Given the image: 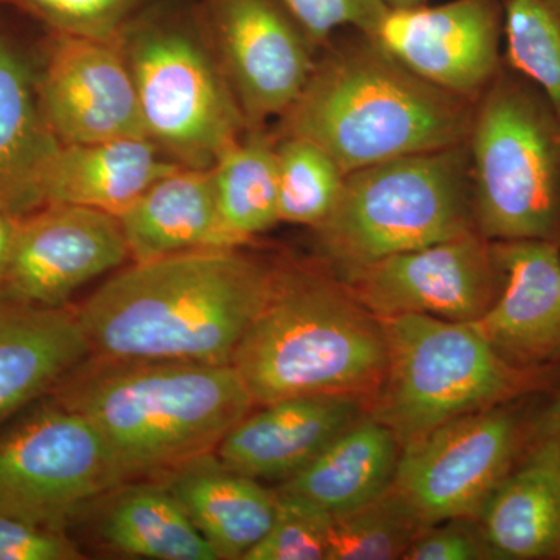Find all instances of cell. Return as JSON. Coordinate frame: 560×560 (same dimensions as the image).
Returning a JSON list of instances; mask_svg holds the SVG:
<instances>
[{
    "label": "cell",
    "mask_w": 560,
    "mask_h": 560,
    "mask_svg": "<svg viewBox=\"0 0 560 560\" xmlns=\"http://www.w3.org/2000/svg\"><path fill=\"white\" fill-rule=\"evenodd\" d=\"M275 272L243 248L132 261L77 307L91 355L231 364Z\"/></svg>",
    "instance_id": "6da1fadb"
},
{
    "label": "cell",
    "mask_w": 560,
    "mask_h": 560,
    "mask_svg": "<svg viewBox=\"0 0 560 560\" xmlns=\"http://www.w3.org/2000/svg\"><path fill=\"white\" fill-rule=\"evenodd\" d=\"M91 420L125 482L215 452L256 405L232 364L91 355L50 393Z\"/></svg>",
    "instance_id": "7a4b0ae2"
},
{
    "label": "cell",
    "mask_w": 560,
    "mask_h": 560,
    "mask_svg": "<svg viewBox=\"0 0 560 560\" xmlns=\"http://www.w3.org/2000/svg\"><path fill=\"white\" fill-rule=\"evenodd\" d=\"M474 109L475 102L419 79L359 33L316 58L278 135L312 140L349 175L466 142Z\"/></svg>",
    "instance_id": "3957f363"
},
{
    "label": "cell",
    "mask_w": 560,
    "mask_h": 560,
    "mask_svg": "<svg viewBox=\"0 0 560 560\" xmlns=\"http://www.w3.org/2000/svg\"><path fill=\"white\" fill-rule=\"evenodd\" d=\"M231 364L256 407L318 394L370 401L385 374V335L330 272L276 264L267 301Z\"/></svg>",
    "instance_id": "277c9868"
},
{
    "label": "cell",
    "mask_w": 560,
    "mask_h": 560,
    "mask_svg": "<svg viewBox=\"0 0 560 560\" xmlns=\"http://www.w3.org/2000/svg\"><path fill=\"white\" fill-rule=\"evenodd\" d=\"M147 138L183 167L210 168L248 130L197 0H156L117 38Z\"/></svg>",
    "instance_id": "5b68a950"
},
{
    "label": "cell",
    "mask_w": 560,
    "mask_h": 560,
    "mask_svg": "<svg viewBox=\"0 0 560 560\" xmlns=\"http://www.w3.org/2000/svg\"><path fill=\"white\" fill-rule=\"evenodd\" d=\"M381 319L386 368L368 415L393 431L400 447L469 415L512 404L539 389L540 368L512 364L471 323L430 315Z\"/></svg>",
    "instance_id": "8992f818"
},
{
    "label": "cell",
    "mask_w": 560,
    "mask_h": 560,
    "mask_svg": "<svg viewBox=\"0 0 560 560\" xmlns=\"http://www.w3.org/2000/svg\"><path fill=\"white\" fill-rule=\"evenodd\" d=\"M475 230L489 242L560 243V116L503 65L466 139Z\"/></svg>",
    "instance_id": "52a82bcc"
},
{
    "label": "cell",
    "mask_w": 560,
    "mask_h": 560,
    "mask_svg": "<svg viewBox=\"0 0 560 560\" xmlns=\"http://www.w3.org/2000/svg\"><path fill=\"white\" fill-rule=\"evenodd\" d=\"M470 231L466 142L349 173L330 215L313 230L334 276Z\"/></svg>",
    "instance_id": "ba28073f"
},
{
    "label": "cell",
    "mask_w": 560,
    "mask_h": 560,
    "mask_svg": "<svg viewBox=\"0 0 560 560\" xmlns=\"http://www.w3.org/2000/svg\"><path fill=\"white\" fill-rule=\"evenodd\" d=\"M124 482L91 420L50 394L0 430V512L68 530L86 506Z\"/></svg>",
    "instance_id": "9c48e42d"
},
{
    "label": "cell",
    "mask_w": 560,
    "mask_h": 560,
    "mask_svg": "<svg viewBox=\"0 0 560 560\" xmlns=\"http://www.w3.org/2000/svg\"><path fill=\"white\" fill-rule=\"evenodd\" d=\"M511 404L469 412L405 445L394 486L429 525L477 518L525 444Z\"/></svg>",
    "instance_id": "30bf717a"
},
{
    "label": "cell",
    "mask_w": 560,
    "mask_h": 560,
    "mask_svg": "<svg viewBox=\"0 0 560 560\" xmlns=\"http://www.w3.org/2000/svg\"><path fill=\"white\" fill-rule=\"evenodd\" d=\"M202 28L248 128L283 116L304 91L318 47L282 0H197Z\"/></svg>",
    "instance_id": "8fae6325"
},
{
    "label": "cell",
    "mask_w": 560,
    "mask_h": 560,
    "mask_svg": "<svg viewBox=\"0 0 560 560\" xmlns=\"http://www.w3.org/2000/svg\"><path fill=\"white\" fill-rule=\"evenodd\" d=\"M335 278L377 318L412 313L474 323L500 289L492 242L478 231L393 254Z\"/></svg>",
    "instance_id": "7c38bea8"
},
{
    "label": "cell",
    "mask_w": 560,
    "mask_h": 560,
    "mask_svg": "<svg viewBox=\"0 0 560 560\" xmlns=\"http://www.w3.org/2000/svg\"><path fill=\"white\" fill-rule=\"evenodd\" d=\"M36 91L61 145L147 138L138 92L117 40L39 31Z\"/></svg>",
    "instance_id": "4fadbf2b"
},
{
    "label": "cell",
    "mask_w": 560,
    "mask_h": 560,
    "mask_svg": "<svg viewBox=\"0 0 560 560\" xmlns=\"http://www.w3.org/2000/svg\"><path fill=\"white\" fill-rule=\"evenodd\" d=\"M131 260L119 217L47 202L18 221L0 296L40 307L69 305L92 280Z\"/></svg>",
    "instance_id": "5bb4252c"
},
{
    "label": "cell",
    "mask_w": 560,
    "mask_h": 560,
    "mask_svg": "<svg viewBox=\"0 0 560 560\" xmlns=\"http://www.w3.org/2000/svg\"><path fill=\"white\" fill-rule=\"evenodd\" d=\"M503 0L388 9L375 46L416 77L477 102L503 68Z\"/></svg>",
    "instance_id": "9a60e30c"
},
{
    "label": "cell",
    "mask_w": 560,
    "mask_h": 560,
    "mask_svg": "<svg viewBox=\"0 0 560 560\" xmlns=\"http://www.w3.org/2000/svg\"><path fill=\"white\" fill-rule=\"evenodd\" d=\"M370 410L348 394L289 397L254 407L221 440L215 455L257 481L290 480Z\"/></svg>",
    "instance_id": "2e32d148"
},
{
    "label": "cell",
    "mask_w": 560,
    "mask_h": 560,
    "mask_svg": "<svg viewBox=\"0 0 560 560\" xmlns=\"http://www.w3.org/2000/svg\"><path fill=\"white\" fill-rule=\"evenodd\" d=\"M500 276L478 331L512 364L544 368L560 359V243L492 242Z\"/></svg>",
    "instance_id": "e0dca14e"
},
{
    "label": "cell",
    "mask_w": 560,
    "mask_h": 560,
    "mask_svg": "<svg viewBox=\"0 0 560 560\" xmlns=\"http://www.w3.org/2000/svg\"><path fill=\"white\" fill-rule=\"evenodd\" d=\"M60 147L39 106L36 39L0 10V210L22 219L46 205L44 176Z\"/></svg>",
    "instance_id": "ac0fdd59"
},
{
    "label": "cell",
    "mask_w": 560,
    "mask_h": 560,
    "mask_svg": "<svg viewBox=\"0 0 560 560\" xmlns=\"http://www.w3.org/2000/svg\"><path fill=\"white\" fill-rule=\"evenodd\" d=\"M90 357L79 308L0 296V430Z\"/></svg>",
    "instance_id": "d6986e66"
},
{
    "label": "cell",
    "mask_w": 560,
    "mask_h": 560,
    "mask_svg": "<svg viewBox=\"0 0 560 560\" xmlns=\"http://www.w3.org/2000/svg\"><path fill=\"white\" fill-rule=\"evenodd\" d=\"M493 560L560 559V438L541 440L490 493L477 517Z\"/></svg>",
    "instance_id": "ffe728a7"
},
{
    "label": "cell",
    "mask_w": 560,
    "mask_h": 560,
    "mask_svg": "<svg viewBox=\"0 0 560 560\" xmlns=\"http://www.w3.org/2000/svg\"><path fill=\"white\" fill-rule=\"evenodd\" d=\"M219 559L243 560L268 533L278 492L221 463L215 452L161 478Z\"/></svg>",
    "instance_id": "44dd1931"
},
{
    "label": "cell",
    "mask_w": 560,
    "mask_h": 560,
    "mask_svg": "<svg viewBox=\"0 0 560 560\" xmlns=\"http://www.w3.org/2000/svg\"><path fill=\"white\" fill-rule=\"evenodd\" d=\"M131 261L237 248L221 224L209 168L179 167L119 215Z\"/></svg>",
    "instance_id": "7402d4cb"
},
{
    "label": "cell",
    "mask_w": 560,
    "mask_h": 560,
    "mask_svg": "<svg viewBox=\"0 0 560 560\" xmlns=\"http://www.w3.org/2000/svg\"><path fill=\"white\" fill-rule=\"evenodd\" d=\"M179 167L149 138L61 145L44 176V201L119 217L158 179Z\"/></svg>",
    "instance_id": "603a6c76"
},
{
    "label": "cell",
    "mask_w": 560,
    "mask_h": 560,
    "mask_svg": "<svg viewBox=\"0 0 560 560\" xmlns=\"http://www.w3.org/2000/svg\"><path fill=\"white\" fill-rule=\"evenodd\" d=\"M400 452L393 431L364 415L276 490L308 501L335 517L388 490L396 478Z\"/></svg>",
    "instance_id": "cb8c5ba5"
},
{
    "label": "cell",
    "mask_w": 560,
    "mask_h": 560,
    "mask_svg": "<svg viewBox=\"0 0 560 560\" xmlns=\"http://www.w3.org/2000/svg\"><path fill=\"white\" fill-rule=\"evenodd\" d=\"M97 501L94 533L110 551L151 560H220L162 480L124 482Z\"/></svg>",
    "instance_id": "d4e9b609"
},
{
    "label": "cell",
    "mask_w": 560,
    "mask_h": 560,
    "mask_svg": "<svg viewBox=\"0 0 560 560\" xmlns=\"http://www.w3.org/2000/svg\"><path fill=\"white\" fill-rule=\"evenodd\" d=\"M221 224L237 248L279 221L276 136L248 128L209 168Z\"/></svg>",
    "instance_id": "484cf974"
},
{
    "label": "cell",
    "mask_w": 560,
    "mask_h": 560,
    "mask_svg": "<svg viewBox=\"0 0 560 560\" xmlns=\"http://www.w3.org/2000/svg\"><path fill=\"white\" fill-rule=\"evenodd\" d=\"M429 523L396 486L331 517L327 560L404 559Z\"/></svg>",
    "instance_id": "4316f807"
},
{
    "label": "cell",
    "mask_w": 560,
    "mask_h": 560,
    "mask_svg": "<svg viewBox=\"0 0 560 560\" xmlns=\"http://www.w3.org/2000/svg\"><path fill=\"white\" fill-rule=\"evenodd\" d=\"M275 136L279 221L316 230L337 205L348 175L312 140Z\"/></svg>",
    "instance_id": "83f0119b"
},
{
    "label": "cell",
    "mask_w": 560,
    "mask_h": 560,
    "mask_svg": "<svg viewBox=\"0 0 560 560\" xmlns=\"http://www.w3.org/2000/svg\"><path fill=\"white\" fill-rule=\"evenodd\" d=\"M503 60L560 116V0H503Z\"/></svg>",
    "instance_id": "f1b7e54d"
},
{
    "label": "cell",
    "mask_w": 560,
    "mask_h": 560,
    "mask_svg": "<svg viewBox=\"0 0 560 560\" xmlns=\"http://www.w3.org/2000/svg\"><path fill=\"white\" fill-rule=\"evenodd\" d=\"M156 0H0L9 11L44 32L117 40Z\"/></svg>",
    "instance_id": "f546056e"
},
{
    "label": "cell",
    "mask_w": 560,
    "mask_h": 560,
    "mask_svg": "<svg viewBox=\"0 0 560 560\" xmlns=\"http://www.w3.org/2000/svg\"><path fill=\"white\" fill-rule=\"evenodd\" d=\"M330 525L329 512L278 492L270 529L243 560H327Z\"/></svg>",
    "instance_id": "4dcf8cb0"
},
{
    "label": "cell",
    "mask_w": 560,
    "mask_h": 560,
    "mask_svg": "<svg viewBox=\"0 0 560 560\" xmlns=\"http://www.w3.org/2000/svg\"><path fill=\"white\" fill-rule=\"evenodd\" d=\"M282 3L318 49L330 44L340 28L372 35L389 9L385 0H282Z\"/></svg>",
    "instance_id": "1f68e13d"
},
{
    "label": "cell",
    "mask_w": 560,
    "mask_h": 560,
    "mask_svg": "<svg viewBox=\"0 0 560 560\" xmlns=\"http://www.w3.org/2000/svg\"><path fill=\"white\" fill-rule=\"evenodd\" d=\"M405 560H493L477 518H451L430 525L412 541Z\"/></svg>",
    "instance_id": "d6a6232c"
},
{
    "label": "cell",
    "mask_w": 560,
    "mask_h": 560,
    "mask_svg": "<svg viewBox=\"0 0 560 560\" xmlns=\"http://www.w3.org/2000/svg\"><path fill=\"white\" fill-rule=\"evenodd\" d=\"M68 530L43 528L0 512V560H80Z\"/></svg>",
    "instance_id": "836d02e7"
},
{
    "label": "cell",
    "mask_w": 560,
    "mask_h": 560,
    "mask_svg": "<svg viewBox=\"0 0 560 560\" xmlns=\"http://www.w3.org/2000/svg\"><path fill=\"white\" fill-rule=\"evenodd\" d=\"M16 217H11L9 213L0 210V276H2L3 268H5L7 260H9L11 245H13L14 234L18 228Z\"/></svg>",
    "instance_id": "e575fe53"
},
{
    "label": "cell",
    "mask_w": 560,
    "mask_h": 560,
    "mask_svg": "<svg viewBox=\"0 0 560 560\" xmlns=\"http://www.w3.org/2000/svg\"><path fill=\"white\" fill-rule=\"evenodd\" d=\"M541 434H555L560 438V393L544 418Z\"/></svg>",
    "instance_id": "d590c367"
},
{
    "label": "cell",
    "mask_w": 560,
    "mask_h": 560,
    "mask_svg": "<svg viewBox=\"0 0 560 560\" xmlns=\"http://www.w3.org/2000/svg\"><path fill=\"white\" fill-rule=\"evenodd\" d=\"M386 5L389 9H405V7L420 5V3H427L429 0H385Z\"/></svg>",
    "instance_id": "8d00e7d4"
}]
</instances>
